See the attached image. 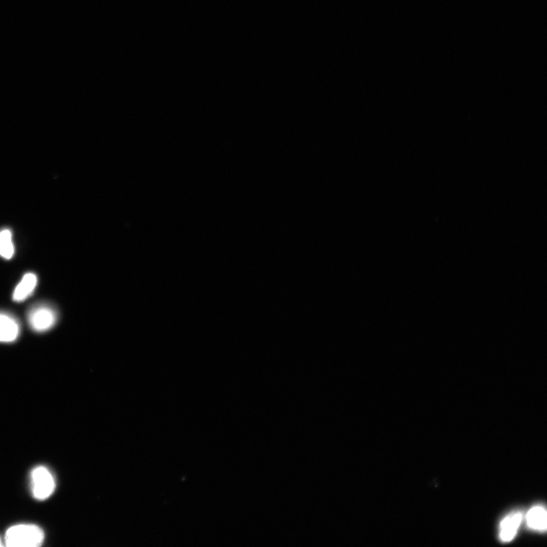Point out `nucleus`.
<instances>
[{
    "mask_svg": "<svg viewBox=\"0 0 547 547\" xmlns=\"http://www.w3.org/2000/svg\"><path fill=\"white\" fill-rule=\"evenodd\" d=\"M17 321L7 314H0V342H12L18 336Z\"/></svg>",
    "mask_w": 547,
    "mask_h": 547,
    "instance_id": "5",
    "label": "nucleus"
},
{
    "mask_svg": "<svg viewBox=\"0 0 547 547\" xmlns=\"http://www.w3.org/2000/svg\"><path fill=\"white\" fill-rule=\"evenodd\" d=\"M5 539L9 547H38L43 543L44 533L33 524H18L8 529Z\"/></svg>",
    "mask_w": 547,
    "mask_h": 547,
    "instance_id": "1",
    "label": "nucleus"
},
{
    "mask_svg": "<svg viewBox=\"0 0 547 547\" xmlns=\"http://www.w3.org/2000/svg\"><path fill=\"white\" fill-rule=\"evenodd\" d=\"M37 283L38 277L35 274L28 273L24 275L15 290L14 300L16 302H22V301L26 300L32 294Z\"/></svg>",
    "mask_w": 547,
    "mask_h": 547,
    "instance_id": "6",
    "label": "nucleus"
},
{
    "mask_svg": "<svg viewBox=\"0 0 547 547\" xmlns=\"http://www.w3.org/2000/svg\"><path fill=\"white\" fill-rule=\"evenodd\" d=\"M15 253L12 233L9 230L0 232V255L6 260L13 257Z\"/></svg>",
    "mask_w": 547,
    "mask_h": 547,
    "instance_id": "8",
    "label": "nucleus"
},
{
    "mask_svg": "<svg viewBox=\"0 0 547 547\" xmlns=\"http://www.w3.org/2000/svg\"><path fill=\"white\" fill-rule=\"evenodd\" d=\"M32 492L39 500L50 497L55 489V482L51 473L46 467H38L31 473Z\"/></svg>",
    "mask_w": 547,
    "mask_h": 547,
    "instance_id": "2",
    "label": "nucleus"
},
{
    "mask_svg": "<svg viewBox=\"0 0 547 547\" xmlns=\"http://www.w3.org/2000/svg\"><path fill=\"white\" fill-rule=\"evenodd\" d=\"M57 319L55 311L48 306L33 308L29 314L28 320L31 328L37 331H44L54 326Z\"/></svg>",
    "mask_w": 547,
    "mask_h": 547,
    "instance_id": "3",
    "label": "nucleus"
},
{
    "mask_svg": "<svg viewBox=\"0 0 547 547\" xmlns=\"http://www.w3.org/2000/svg\"><path fill=\"white\" fill-rule=\"evenodd\" d=\"M0 546H2L1 540H0Z\"/></svg>",
    "mask_w": 547,
    "mask_h": 547,
    "instance_id": "9",
    "label": "nucleus"
},
{
    "mask_svg": "<svg viewBox=\"0 0 547 547\" xmlns=\"http://www.w3.org/2000/svg\"><path fill=\"white\" fill-rule=\"evenodd\" d=\"M527 524L529 528L533 530L544 532L547 526L546 511L541 506L532 508L528 513Z\"/></svg>",
    "mask_w": 547,
    "mask_h": 547,
    "instance_id": "7",
    "label": "nucleus"
},
{
    "mask_svg": "<svg viewBox=\"0 0 547 547\" xmlns=\"http://www.w3.org/2000/svg\"><path fill=\"white\" fill-rule=\"evenodd\" d=\"M522 521L521 513H515L504 519L500 524L499 538L502 542H509L515 538Z\"/></svg>",
    "mask_w": 547,
    "mask_h": 547,
    "instance_id": "4",
    "label": "nucleus"
}]
</instances>
